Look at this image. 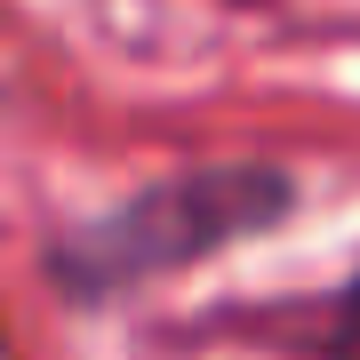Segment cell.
Returning <instances> with one entry per match:
<instances>
[{"label": "cell", "instance_id": "cell-2", "mask_svg": "<svg viewBox=\"0 0 360 360\" xmlns=\"http://www.w3.org/2000/svg\"><path fill=\"white\" fill-rule=\"evenodd\" d=\"M304 352H312V360H360V272L321 304V321H312Z\"/></svg>", "mask_w": 360, "mask_h": 360}, {"label": "cell", "instance_id": "cell-1", "mask_svg": "<svg viewBox=\"0 0 360 360\" xmlns=\"http://www.w3.org/2000/svg\"><path fill=\"white\" fill-rule=\"evenodd\" d=\"M296 217V176L272 160H208V168H176V176L144 184V193L112 200L104 217L56 232L40 248V272L65 304H112L193 272L224 248L257 240V232Z\"/></svg>", "mask_w": 360, "mask_h": 360}]
</instances>
